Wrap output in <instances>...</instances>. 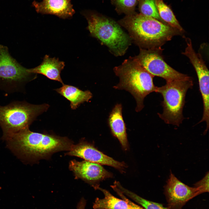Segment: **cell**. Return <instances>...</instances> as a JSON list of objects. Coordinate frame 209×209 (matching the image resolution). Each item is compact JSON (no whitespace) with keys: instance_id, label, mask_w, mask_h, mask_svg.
I'll use <instances>...</instances> for the list:
<instances>
[{"instance_id":"21","label":"cell","mask_w":209,"mask_h":209,"mask_svg":"<svg viewBox=\"0 0 209 209\" xmlns=\"http://www.w3.org/2000/svg\"><path fill=\"white\" fill-rule=\"evenodd\" d=\"M111 187L122 199L125 201L128 204V209H144L143 208L135 203L130 200L116 185L114 184L113 185H111Z\"/></svg>"},{"instance_id":"1","label":"cell","mask_w":209,"mask_h":209,"mask_svg":"<svg viewBox=\"0 0 209 209\" xmlns=\"http://www.w3.org/2000/svg\"><path fill=\"white\" fill-rule=\"evenodd\" d=\"M9 147L18 155L31 161L48 159L55 152L69 151L74 145L67 137L32 131L29 128L7 135Z\"/></svg>"},{"instance_id":"16","label":"cell","mask_w":209,"mask_h":209,"mask_svg":"<svg viewBox=\"0 0 209 209\" xmlns=\"http://www.w3.org/2000/svg\"><path fill=\"white\" fill-rule=\"evenodd\" d=\"M95 189L101 191L104 197L102 199L96 198L93 205L94 209H128V204L123 199L115 197L108 190L99 186Z\"/></svg>"},{"instance_id":"17","label":"cell","mask_w":209,"mask_h":209,"mask_svg":"<svg viewBox=\"0 0 209 209\" xmlns=\"http://www.w3.org/2000/svg\"><path fill=\"white\" fill-rule=\"evenodd\" d=\"M156 2L159 15L162 20L181 33L183 32V30L172 10L165 3L163 0H156Z\"/></svg>"},{"instance_id":"20","label":"cell","mask_w":209,"mask_h":209,"mask_svg":"<svg viewBox=\"0 0 209 209\" xmlns=\"http://www.w3.org/2000/svg\"><path fill=\"white\" fill-rule=\"evenodd\" d=\"M119 14L124 13L126 15L135 12L136 7L138 0H111Z\"/></svg>"},{"instance_id":"3","label":"cell","mask_w":209,"mask_h":209,"mask_svg":"<svg viewBox=\"0 0 209 209\" xmlns=\"http://www.w3.org/2000/svg\"><path fill=\"white\" fill-rule=\"evenodd\" d=\"M114 71L119 79V82L113 87L129 92L136 102V111H140L144 107V100L148 94L156 91L157 87L153 77L140 64L134 57H129L121 65L115 67Z\"/></svg>"},{"instance_id":"19","label":"cell","mask_w":209,"mask_h":209,"mask_svg":"<svg viewBox=\"0 0 209 209\" xmlns=\"http://www.w3.org/2000/svg\"><path fill=\"white\" fill-rule=\"evenodd\" d=\"M138 4L140 14L165 23L159 15L156 0H138Z\"/></svg>"},{"instance_id":"4","label":"cell","mask_w":209,"mask_h":209,"mask_svg":"<svg viewBox=\"0 0 209 209\" xmlns=\"http://www.w3.org/2000/svg\"><path fill=\"white\" fill-rule=\"evenodd\" d=\"M83 14L92 36L106 45L114 55L121 56L125 53L131 41L117 22L95 12L87 11Z\"/></svg>"},{"instance_id":"13","label":"cell","mask_w":209,"mask_h":209,"mask_svg":"<svg viewBox=\"0 0 209 209\" xmlns=\"http://www.w3.org/2000/svg\"><path fill=\"white\" fill-rule=\"evenodd\" d=\"M122 110L121 104H116L109 114L107 123L113 135L119 140L123 149L126 150L128 149V144Z\"/></svg>"},{"instance_id":"7","label":"cell","mask_w":209,"mask_h":209,"mask_svg":"<svg viewBox=\"0 0 209 209\" xmlns=\"http://www.w3.org/2000/svg\"><path fill=\"white\" fill-rule=\"evenodd\" d=\"M9 54L7 48L0 45V88L7 91H19L35 78Z\"/></svg>"},{"instance_id":"12","label":"cell","mask_w":209,"mask_h":209,"mask_svg":"<svg viewBox=\"0 0 209 209\" xmlns=\"http://www.w3.org/2000/svg\"><path fill=\"white\" fill-rule=\"evenodd\" d=\"M71 1L43 0L40 2L35 1L32 5L38 13L53 15L65 19L72 17L75 13Z\"/></svg>"},{"instance_id":"8","label":"cell","mask_w":209,"mask_h":209,"mask_svg":"<svg viewBox=\"0 0 209 209\" xmlns=\"http://www.w3.org/2000/svg\"><path fill=\"white\" fill-rule=\"evenodd\" d=\"M161 48H140L139 54L134 57L141 66L153 77H160L166 82L185 79L187 75L181 73L168 64L161 54Z\"/></svg>"},{"instance_id":"6","label":"cell","mask_w":209,"mask_h":209,"mask_svg":"<svg viewBox=\"0 0 209 209\" xmlns=\"http://www.w3.org/2000/svg\"><path fill=\"white\" fill-rule=\"evenodd\" d=\"M48 104L33 105L15 101L4 106L0 105V126L3 137L29 128L36 118L46 111Z\"/></svg>"},{"instance_id":"5","label":"cell","mask_w":209,"mask_h":209,"mask_svg":"<svg viewBox=\"0 0 209 209\" xmlns=\"http://www.w3.org/2000/svg\"><path fill=\"white\" fill-rule=\"evenodd\" d=\"M193 81L189 76L185 79L167 82L157 87L155 92L161 95L163 111L158 113L159 117L167 124L179 126L184 119L183 110L188 90L192 88Z\"/></svg>"},{"instance_id":"23","label":"cell","mask_w":209,"mask_h":209,"mask_svg":"<svg viewBox=\"0 0 209 209\" xmlns=\"http://www.w3.org/2000/svg\"><path fill=\"white\" fill-rule=\"evenodd\" d=\"M86 203V200L84 198H82L77 204V209H85Z\"/></svg>"},{"instance_id":"9","label":"cell","mask_w":209,"mask_h":209,"mask_svg":"<svg viewBox=\"0 0 209 209\" xmlns=\"http://www.w3.org/2000/svg\"><path fill=\"white\" fill-rule=\"evenodd\" d=\"M164 189L169 209H181L189 200L203 193L200 187L188 186L171 172Z\"/></svg>"},{"instance_id":"18","label":"cell","mask_w":209,"mask_h":209,"mask_svg":"<svg viewBox=\"0 0 209 209\" xmlns=\"http://www.w3.org/2000/svg\"><path fill=\"white\" fill-rule=\"evenodd\" d=\"M116 186L125 195L141 205L144 209H169L164 207L161 204L148 200L140 197L123 187L119 182L116 183Z\"/></svg>"},{"instance_id":"2","label":"cell","mask_w":209,"mask_h":209,"mask_svg":"<svg viewBox=\"0 0 209 209\" xmlns=\"http://www.w3.org/2000/svg\"><path fill=\"white\" fill-rule=\"evenodd\" d=\"M117 22L127 30L131 42L142 49L160 48L181 33L166 23L135 12Z\"/></svg>"},{"instance_id":"10","label":"cell","mask_w":209,"mask_h":209,"mask_svg":"<svg viewBox=\"0 0 209 209\" xmlns=\"http://www.w3.org/2000/svg\"><path fill=\"white\" fill-rule=\"evenodd\" d=\"M66 155L78 157L100 165L110 166L121 171L123 172L126 167L123 162L118 161L105 155L92 144L83 139L76 145H73Z\"/></svg>"},{"instance_id":"15","label":"cell","mask_w":209,"mask_h":209,"mask_svg":"<svg viewBox=\"0 0 209 209\" xmlns=\"http://www.w3.org/2000/svg\"><path fill=\"white\" fill-rule=\"evenodd\" d=\"M55 90L70 102L71 107L73 110L76 109L81 104L89 102L93 97L89 90L83 91L75 86L64 84Z\"/></svg>"},{"instance_id":"14","label":"cell","mask_w":209,"mask_h":209,"mask_svg":"<svg viewBox=\"0 0 209 209\" xmlns=\"http://www.w3.org/2000/svg\"><path fill=\"white\" fill-rule=\"evenodd\" d=\"M65 65L64 62L60 60L58 58H51L46 55L41 64L34 68L27 69V71L30 73L43 75L50 80L59 82L63 84L64 83L60 73Z\"/></svg>"},{"instance_id":"11","label":"cell","mask_w":209,"mask_h":209,"mask_svg":"<svg viewBox=\"0 0 209 209\" xmlns=\"http://www.w3.org/2000/svg\"><path fill=\"white\" fill-rule=\"evenodd\" d=\"M69 168L73 173L76 179H81L95 189L99 185L97 183L112 177V174L101 165L87 161H71Z\"/></svg>"},{"instance_id":"22","label":"cell","mask_w":209,"mask_h":209,"mask_svg":"<svg viewBox=\"0 0 209 209\" xmlns=\"http://www.w3.org/2000/svg\"><path fill=\"white\" fill-rule=\"evenodd\" d=\"M195 187H199L203 193L209 192V172H208L205 176L200 181L194 184Z\"/></svg>"}]
</instances>
